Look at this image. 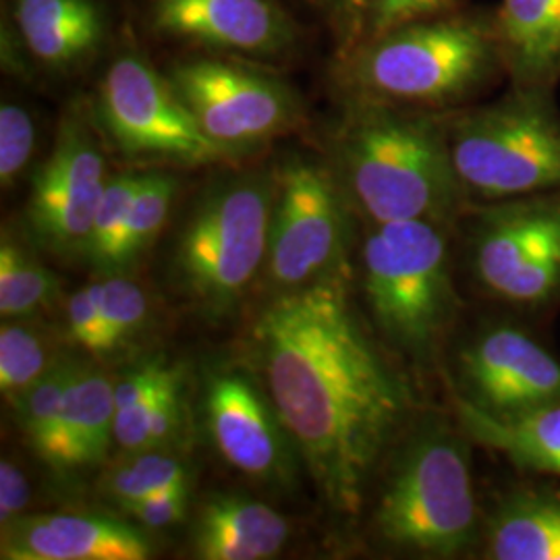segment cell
Instances as JSON below:
<instances>
[{"label":"cell","instance_id":"6da1fadb","mask_svg":"<svg viewBox=\"0 0 560 560\" xmlns=\"http://www.w3.org/2000/svg\"><path fill=\"white\" fill-rule=\"evenodd\" d=\"M249 353L322 501L355 517L413 399L365 332L347 277L277 293L252 324Z\"/></svg>","mask_w":560,"mask_h":560},{"label":"cell","instance_id":"7a4b0ae2","mask_svg":"<svg viewBox=\"0 0 560 560\" xmlns=\"http://www.w3.org/2000/svg\"><path fill=\"white\" fill-rule=\"evenodd\" d=\"M328 162L370 224H446L469 203L453 166L442 113L342 98Z\"/></svg>","mask_w":560,"mask_h":560},{"label":"cell","instance_id":"3957f363","mask_svg":"<svg viewBox=\"0 0 560 560\" xmlns=\"http://www.w3.org/2000/svg\"><path fill=\"white\" fill-rule=\"evenodd\" d=\"M342 98L448 113L504 75L492 13L453 11L365 36L335 55Z\"/></svg>","mask_w":560,"mask_h":560},{"label":"cell","instance_id":"277c9868","mask_svg":"<svg viewBox=\"0 0 560 560\" xmlns=\"http://www.w3.org/2000/svg\"><path fill=\"white\" fill-rule=\"evenodd\" d=\"M275 166L212 180L180 229L173 275L206 318L235 310L266 268Z\"/></svg>","mask_w":560,"mask_h":560},{"label":"cell","instance_id":"5b68a950","mask_svg":"<svg viewBox=\"0 0 560 560\" xmlns=\"http://www.w3.org/2000/svg\"><path fill=\"white\" fill-rule=\"evenodd\" d=\"M374 525L382 540L432 559L463 555L478 534L469 446L446 421L421 423L382 486Z\"/></svg>","mask_w":560,"mask_h":560},{"label":"cell","instance_id":"8992f818","mask_svg":"<svg viewBox=\"0 0 560 560\" xmlns=\"http://www.w3.org/2000/svg\"><path fill=\"white\" fill-rule=\"evenodd\" d=\"M552 90L513 88L492 104L442 113L469 201L560 191V113Z\"/></svg>","mask_w":560,"mask_h":560},{"label":"cell","instance_id":"52a82bcc","mask_svg":"<svg viewBox=\"0 0 560 560\" xmlns=\"http://www.w3.org/2000/svg\"><path fill=\"white\" fill-rule=\"evenodd\" d=\"M444 224H372L363 243V295L384 339L428 360L455 320L457 293Z\"/></svg>","mask_w":560,"mask_h":560},{"label":"cell","instance_id":"ba28073f","mask_svg":"<svg viewBox=\"0 0 560 560\" xmlns=\"http://www.w3.org/2000/svg\"><path fill=\"white\" fill-rule=\"evenodd\" d=\"M90 104L106 145L136 168L233 164L201 131L131 27L115 42Z\"/></svg>","mask_w":560,"mask_h":560},{"label":"cell","instance_id":"9c48e42d","mask_svg":"<svg viewBox=\"0 0 560 560\" xmlns=\"http://www.w3.org/2000/svg\"><path fill=\"white\" fill-rule=\"evenodd\" d=\"M162 69L201 131L233 162L289 136L305 119L300 92L272 65L180 52Z\"/></svg>","mask_w":560,"mask_h":560},{"label":"cell","instance_id":"30bf717a","mask_svg":"<svg viewBox=\"0 0 560 560\" xmlns=\"http://www.w3.org/2000/svg\"><path fill=\"white\" fill-rule=\"evenodd\" d=\"M266 275L277 293L347 277L351 210L332 164L293 152L275 164Z\"/></svg>","mask_w":560,"mask_h":560},{"label":"cell","instance_id":"8fae6325","mask_svg":"<svg viewBox=\"0 0 560 560\" xmlns=\"http://www.w3.org/2000/svg\"><path fill=\"white\" fill-rule=\"evenodd\" d=\"M106 141L90 102L60 117L46 159L32 171L25 226L32 241L59 258H83L94 217L110 179Z\"/></svg>","mask_w":560,"mask_h":560},{"label":"cell","instance_id":"7c38bea8","mask_svg":"<svg viewBox=\"0 0 560 560\" xmlns=\"http://www.w3.org/2000/svg\"><path fill=\"white\" fill-rule=\"evenodd\" d=\"M471 268L499 300L540 307L560 298V191L476 208Z\"/></svg>","mask_w":560,"mask_h":560},{"label":"cell","instance_id":"4fadbf2b","mask_svg":"<svg viewBox=\"0 0 560 560\" xmlns=\"http://www.w3.org/2000/svg\"><path fill=\"white\" fill-rule=\"evenodd\" d=\"M145 32L185 52L277 67L301 50L303 32L282 0H140Z\"/></svg>","mask_w":560,"mask_h":560},{"label":"cell","instance_id":"5bb4252c","mask_svg":"<svg viewBox=\"0 0 560 560\" xmlns=\"http://www.w3.org/2000/svg\"><path fill=\"white\" fill-rule=\"evenodd\" d=\"M106 0H2L0 65L18 80H69L113 50Z\"/></svg>","mask_w":560,"mask_h":560},{"label":"cell","instance_id":"9a60e30c","mask_svg":"<svg viewBox=\"0 0 560 560\" xmlns=\"http://www.w3.org/2000/svg\"><path fill=\"white\" fill-rule=\"evenodd\" d=\"M201 409L210 441L233 469L272 486L293 480L300 453L272 400L252 376L231 368L210 372Z\"/></svg>","mask_w":560,"mask_h":560},{"label":"cell","instance_id":"2e32d148","mask_svg":"<svg viewBox=\"0 0 560 560\" xmlns=\"http://www.w3.org/2000/svg\"><path fill=\"white\" fill-rule=\"evenodd\" d=\"M463 395L483 413L517 418L560 400V361L527 330L492 324L460 351Z\"/></svg>","mask_w":560,"mask_h":560},{"label":"cell","instance_id":"e0dca14e","mask_svg":"<svg viewBox=\"0 0 560 560\" xmlns=\"http://www.w3.org/2000/svg\"><path fill=\"white\" fill-rule=\"evenodd\" d=\"M4 560H145L152 544L138 525L94 513L21 515L2 525Z\"/></svg>","mask_w":560,"mask_h":560},{"label":"cell","instance_id":"ac0fdd59","mask_svg":"<svg viewBox=\"0 0 560 560\" xmlns=\"http://www.w3.org/2000/svg\"><path fill=\"white\" fill-rule=\"evenodd\" d=\"M291 538L284 515L243 494L203 502L191 529V550L201 560H266L279 557Z\"/></svg>","mask_w":560,"mask_h":560},{"label":"cell","instance_id":"d6986e66","mask_svg":"<svg viewBox=\"0 0 560 560\" xmlns=\"http://www.w3.org/2000/svg\"><path fill=\"white\" fill-rule=\"evenodd\" d=\"M492 21L509 83L555 92L560 81V0H501Z\"/></svg>","mask_w":560,"mask_h":560},{"label":"cell","instance_id":"ffe728a7","mask_svg":"<svg viewBox=\"0 0 560 560\" xmlns=\"http://www.w3.org/2000/svg\"><path fill=\"white\" fill-rule=\"evenodd\" d=\"M460 430L520 469L560 478V400L517 418H494L455 397Z\"/></svg>","mask_w":560,"mask_h":560},{"label":"cell","instance_id":"44dd1931","mask_svg":"<svg viewBox=\"0 0 560 560\" xmlns=\"http://www.w3.org/2000/svg\"><path fill=\"white\" fill-rule=\"evenodd\" d=\"M115 382L80 363L67 393L55 471H83L104 463L115 442Z\"/></svg>","mask_w":560,"mask_h":560},{"label":"cell","instance_id":"7402d4cb","mask_svg":"<svg viewBox=\"0 0 560 560\" xmlns=\"http://www.w3.org/2000/svg\"><path fill=\"white\" fill-rule=\"evenodd\" d=\"M483 557L492 560H560V494L515 490L486 521Z\"/></svg>","mask_w":560,"mask_h":560},{"label":"cell","instance_id":"603a6c76","mask_svg":"<svg viewBox=\"0 0 560 560\" xmlns=\"http://www.w3.org/2000/svg\"><path fill=\"white\" fill-rule=\"evenodd\" d=\"M80 363V360L62 355L50 372L11 407L30 448L52 469H57L59 460L60 423L67 393Z\"/></svg>","mask_w":560,"mask_h":560},{"label":"cell","instance_id":"cb8c5ba5","mask_svg":"<svg viewBox=\"0 0 560 560\" xmlns=\"http://www.w3.org/2000/svg\"><path fill=\"white\" fill-rule=\"evenodd\" d=\"M179 191V179L166 168H143L120 235L115 272L125 275L141 254L159 237L168 221L173 201Z\"/></svg>","mask_w":560,"mask_h":560},{"label":"cell","instance_id":"d4e9b609","mask_svg":"<svg viewBox=\"0 0 560 560\" xmlns=\"http://www.w3.org/2000/svg\"><path fill=\"white\" fill-rule=\"evenodd\" d=\"M59 282L36 256L7 231L0 240V316L27 320L57 298Z\"/></svg>","mask_w":560,"mask_h":560},{"label":"cell","instance_id":"484cf974","mask_svg":"<svg viewBox=\"0 0 560 560\" xmlns=\"http://www.w3.org/2000/svg\"><path fill=\"white\" fill-rule=\"evenodd\" d=\"M62 355L50 337L25 320H2L0 328V393L13 407L44 378Z\"/></svg>","mask_w":560,"mask_h":560},{"label":"cell","instance_id":"4316f807","mask_svg":"<svg viewBox=\"0 0 560 560\" xmlns=\"http://www.w3.org/2000/svg\"><path fill=\"white\" fill-rule=\"evenodd\" d=\"M179 483H187L185 463L168 448H150L125 453V459L108 469L104 490L122 509Z\"/></svg>","mask_w":560,"mask_h":560},{"label":"cell","instance_id":"83f0119b","mask_svg":"<svg viewBox=\"0 0 560 560\" xmlns=\"http://www.w3.org/2000/svg\"><path fill=\"white\" fill-rule=\"evenodd\" d=\"M141 171L143 168H129L117 175H110L106 189L102 194L94 224L90 231L88 247H85V256H83V260H88V264L94 270H98L102 277H108L115 272L122 226H125L129 203L138 189Z\"/></svg>","mask_w":560,"mask_h":560},{"label":"cell","instance_id":"f1b7e54d","mask_svg":"<svg viewBox=\"0 0 560 560\" xmlns=\"http://www.w3.org/2000/svg\"><path fill=\"white\" fill-rule=\"evenodd\" d=\"M96 287L102 320L115 353L129 340L136 339L148 324L150 303L140 284L125 275H108L96 280Z\"/></svg>","mask_w":560,"mask_h":560},{"label":"cell","instance_id":"f546056e","mask_svg":"<svg viewBox=\"0 0 560 560\" xmlns=\"http://www.w3.org/2000/svg\"><path fill=\"white\" fill-rule=\"evenodd\" d=\"M36 120L20 102L0 104V185L13 189L36 156Z\"/></svg>","mask_w":560,"mask_h":560},{"label":"cell","instance_id":"4dcf8cb0","mask_svg":"<svg viewBox=\"0 0 560 560\" xmlns=\"http://www.w3.org/2000/svg\"><path fill=\"white\" fill-rule=\"evenodd\" d=\"M67 335L92 355H113L98 305L96 282L85 284L67 301Z\"/></svg>","mask_w":560,"mask_h":560},{"label":"cell","instance_id":"1f68e13d","mask_svg":"<svg viewBox=\"0 0 560 560\" xmlns=\"http://www.w3.org/2000/svg\"><path fill=\"white\" fill-rule=\"evenodd\" d=\"M312 9L335 42V55L349 50L365 36L368 0H301Z\"/></svg>","mask_w":560,"mask_h":560},{"label":"cell","instance_id":"d6a6232c","mask_svg":"<svg viewBox=\"0 0 560 560\" xmlns=\"http://www.w3.org/2000/svg\"><path fill=\"white\" fill-rule=\"evenodd\" d=\"M457 9V0H368L365 36L382 34L411 21L446 15Z\"/></svg>","mask_w":560,"mask_h":560},{"label":"cell","instance_id":"836d02e7","mask_svg":"<svg viewBox=\"0 0 560 560\" xmlns=\"http://www.w3.org/2000/svg\"><path fill=\"white\" fill-rule=\"evenodd\" d=\"M189 504L187 483L161 490L152 497L122 506V511L145 529H164L185 520Z\"/></svg>","mask_w":560,"mask_h":560},{"label":"cell","instance_id":"e575fe53","mask_svg":"<svg viewBox=\"0 0 560 560\" xmlns=\"http://www.w3.org/2000/svg\"><path fill=\"white\" fill-rule=\"evenodd\" d=\"M32 501V486L15 460H0V527L25 515Z\"/></svg>","mask_w":560,"mask_h":560}]
</instances>
